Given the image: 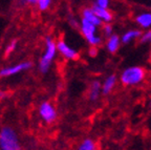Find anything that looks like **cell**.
I'll use <instances>...</instances> for the list:
<instances>
[{
  "label": "cell",
  "mask_w": 151,
  "mask_h": 150,
  "mask_svg": "<svg viewBox=\"0 0 151 150\" xmlns=\"http://www.w3.org/2000/svg\"><path fill=\"white\" fill-rule=\"evenodd\" d=\"M0 150H23L18 134L11 126L0 128Z\"/></svg>",
  "instance_id": "1"
},
{
  "label": "cell",
  "mask_w": 151,
  "mask_h": 150,
  "mask_svg": "<svg viewBox=\"0 0 151 150\" xmlns=\"http://www.w3.org/2000/svg\"><path fill=\"white\" fill-rule=\"evenodd\" d=\"M57 53H58L57 42L52 37H46V39H45V50L41 59L39 60V65H38L39 71L42 74H46L50 69V66L56 58Z\"/></svg>",
  "instance_id": "2"
},
{
  "label": "cell",
  "mask_w": 151,
  "mask_h": 150,
  "mask_svg": "<svg viewBox=\"0 0 151 150\" xmlns=\"http://www.w3.org/2000/svg\"><path fill=\"white\" fill-rule=\"evenodd\" d=\"M146 71L141 66H129L122 71L120 81L124 86H134L143 82Z\"/></svg>",
  "instance_id": "3"
},
{
  "label": "cell",
  "mask_w": 151,
  "mask_h": 150,
  "mask_svg": "<svg viewBox=\"0 0 151 150\" xmlns=\"http://www.w3.org/2000/svg\"><path fill=\"white\" fill-rule=\"evenodd\" d=\"M97 25H94L90 21L82 18L80 22V30L83 37L91 46L96 47L102 43V38L97 35Z\"/></svg>",
  "instance_id": "4"
},
{
  "label": "cell",
  "mask_w": 151,
  "mask_h": 150,
  "mask_svg": "<svg viewBox=\"0 0 151 150\" xmlns=\"http://www.w3.org/2000/svg\"><path fill=\"white\" fill-rule=\"evenodd\" d=\"M39 115L41 120L47 124H50L57 119V110L52 103L50 102H42L39 106Z\"/></svg>",
  "instance_id": "5"
},
{
  "label": "cell",
  "mask_w": 151,
  "mask_h": 150,
  "mask_svg": "<svg viewBox=\"0 0 151 150\" xmlns=\"http://www.w3.org/2000/svg\"><path fill=\"white\" fill-rule=\"evenodd\" d=\"M31 67H32V63L29 61H24V62L14 64V65L5 66V67L0 69V77L2 78L12 77V76H15L17 74H20L22 71H27Z\"/></svg>",
  "instance_id": "6"
},
{
  "label": "cell",
  "mask_w": 151,
  "mask_h": 150,
  "mask_svg": "<svg viewBox=\"0 0 151 150\" xmlns=\"http://www.w3.org/2000/svg\"><path fill=\"white\" fill-rule=\"evenodd\" d=\"M57 48H58V53L64 57L67 60H78L79 59V53L77 49L73 47L69 46L64 40H59L57 42Z\"/></svg>",
  "instance_id": "7"
},
{
  "label": "cell",
  "mask_w": 151,
  "mask_h": 150,
  "mask_svg": "<svg viewBox=\"0 0 151 150\" xmlns=\"http://www.w3.org/2000/svg\"><path fill=\"white\" fill-rule=\"evenodd\" d=\"M91 7L94 11V13H96V15L99 17L100 20H101L103 23H110L113 20L112 13H111L108 9H102V7L97 6L96 4H93Z\"/></svg>",
  "instance_id": "8"
},
{
  "label": "cell",
  "mask_w": 151,
  "mask_h": 150,
  "mask_svg": "<svg viewBox=\"0 0 151 150\" xmlns=\"http://www.w3.org/2000/svg\"><path fill=\"white\" fill-rule=\"evenodd\" d=\"M122 43L121 37L116 34H112L110 37L107 38L106 41V48L110 54H116L120 48V45Z\"/></svg>",
  "instance_id": "9"
},
{
  "label": "cell",
  "mask_w": 151,
  "mask_h": 150,
  "mask_svg": "<svg viewBox=\"0 0 151 150\" xmlns=\"http://www.w3.org/2000/svg\"><path fill=\"white\" fill-rule=\"evenodd\" d=\"M135 22L142 28H151V12H144L135 17Z\"/></svg>",
  "instance_id": "10"
},
{
  "label": "cell",
  "mask_w": 151,
  "mask_h": 150,
  "mask_svg": "<svg viewBox=\"0 0 151 150\" xmlns=\"http://www.w3.org/2000/svg\"><path fill=\"white\" fill-rule=\"evenodd\" d=\"M82 18L86 19L88 21H90L91 23H93L94 25L97 26H101L103 22L100 20L99 17L96 15L94 11L92 9V7H86V9H83L82 12Z\"/></svg>",
  "instance_id": "11"
},
{
  "label": "cell",
  "mask_w": 151,
  "mask_h": 150,
  "mask_svg": "<svg viewBox=\"0 0 151 150\" xmlns=\"http://www.w3.org/2000/svg\"><path fill=\"white\" fill-rule=\"evenodd\" d=\"M116 75H110L105 79V81L102 84V94H109L111 92L114 86L116 84Z\"/></svg>",
  "instance_id": "12"
},
{
  "label": "cell",
  "mask_w": 151,
  "mask_h": 150,
  "mask_svg": "<svg viewBox=\"0 0 151 150\" xmlns=\"http://www.w3.org/2000/svg\"><path fill=\"white\" fill-rule=\"evenodd\" d=\"M142 32L139 30H130L127 31L126 33H124L121 37V41H122L123 44H128L132 41V40L139 39L142 36Z\"/></svg>",
  "instance_id": "13"
},
{
  "label": "cell",
  "mask_w": 151,
  "mask_h": 150,
  "mask_svg": "<svg viewBox=\"0 0 151 150\" xmlns=\"http://www.w3.org/2000/svg\"><path fill=\"white\" fill-rule=\"evenodd\" d=\"M102 92V84L99 81H93L90 84L89 88V100L92 102L97 101L100 97V92Z\"/></svg>",
  "instance_id": "14"
},
{
  "label": "cell",
  "mask_w": 151,
  "mask_h": 150,
  "mask_svg": "<svg viewBox=\"0 0 151 150\" xmlns=\"http://www.w3.org/2000/svg\"><path fill=\"white\" fill-rule=\"evenodd\" d=\"M77 150H97V145L91 138H85L79 145Z\"/></svg>",
  "instance_id": "15"
},
{
  "label": "cell",
  "mask_w": 151,
  "mask_h": 150,
  "mask_svg": "<svg viewBox=\"0 0 151 150\" xmlns=\"http://www.w3.org/2000/svg\"><path fill=\"white\" fill-rule=\"evenodd\" d=\"M52 0H38L37 1V6L40 11H46L50 9V4H52Z\"/></svg>",
  "instance_id": "16"
},
{
  "label": "cell",
  "mask_w": 151,
  "mask_h": 150,
  "mask_svg": "<svg viewBox=\"0 0 151 150\" xmlns=\"http://www.w3.org/2000/svg\"><path fill=\"white\" fill-rule=\"evenodd\" d=\"M17 45H18L17 40H12V41L6 45V47H5V55L9 56V55H11L12 53H14L17 48Z\"/></svg>",
  "instance_id": "17"
},
{
  "label": "cell",
  "mask_w": 151,
  "mask_h": 150,
  "mask_svg": "<svg viewBox=\"0 0 151 150\" xmlns=\"http://www.w3.org/2000/svg\"><path fill=\"white\" fill-rule=\"evenodd\" d=\"M139 42L145 44V43H151V30H148L145 33L142 34L139 38Z\"/></svg>",
  "instance_id": "18"
},
{
  "label": "cell",
  "mask_w": 151,
  "mask_h": 150,
  "mask_svg": "<svg viewBox=\"0 0 151 150\" xmlns=\"http://www.w3.org/2000/svg\"><path fill=\"white\" fill-rule=\"evenodd\" d=\"M103 33H104V35L106 36L107 38L110 37V36L113 34L112 25H111L110 23H105V25L103 26Z\"/></svg>",
  "instance_id": "19"
},
{
  "label": "cell",
  "mask_w": 151,
  "mask_h": 150,
  "mask_svg": "<svg viewBox=\"0 0 151 150\" xmlns=\"http://www.w3.org/2000/svg\"><path fill=\"white\" fill-rule=\"evenodd\" d=\"M94 4L102 9H109L110 5V0H96Z\"/></svg>",
  "instance_id": "20"
},
{
  "label": "cell",
  "mask_w": 151,
  "mask_h": 150,
  "mask_svg": "<svg viewBox=\"0 0 151 150\" xmlns=\"http://www.w3.org/2000/svg\"><path fill=\"white\" fill-rule=\"evenodd\" d=\"M23 1L26 3H29V4H36L38 0H23Z\"/></svg>",
  "instance_id": "21"
},
{
  "label": "cell",
  "mask_w": 151,
  "mask_h": 150,
  "mask_svg": "<svg viewBox=\"0 0 151 150\" xmlns=\"http://www.w3.org/2000/svg\"><path fill=\"white\" fill-rule=\"evenodd\" d=\"M5 97V92H0V99H3Z\"/></svg>",
  "instance_id": "22"
},
{
  "label": "cell",
  "mask_w": 151,
  "mask_h": 150,
  "mask_svg": "<svg viewBox=\"0 0 151 150\" xmlns=\"http://www.w3.org/2000/svg\"><path fill=\"white\" fill-rule=\"evenodd\" d=\"M150 106H151V102H150Z\"/></svg>",
  "instance_id": "23"
}]
</instances>
